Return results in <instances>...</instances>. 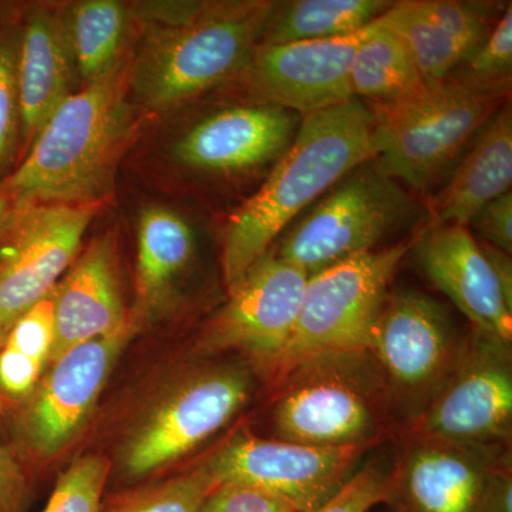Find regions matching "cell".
Wrapping results in <instances>:
<instances>
[{
    "label": "cell",
    "mask_w": 512,
    "mask_h": 512,
    "mask_svg": "<svg viewBox=\"0 0 512 512\" xmlns=\"http://www.w3.org/2000/svg\"><path fill=\"white\" fill-rule=\"evenodd\" d=\"M389 0L274 2L258 45H285L352 35L392 8Z\"/></svg>",
    "instance_id": "cell-24"
},
{
    "label": "cell",
    "mask_w": 512,
    "mask_h": 512,
    "mask_svg": "<svg viewBox=\"0 0 512 512\" xmlns=\"http://www.w3.org/2000/svg\"><path fill=\"white\" fill-rule=\"evenodd\" d=\"M434 288L447 296L477 332L511 346L512 306L468 227L427 221L410 248Z\"/></svg>",
    "instance_id": "cell-18"
},
{
    "label": "cell",
    "mask_w": 512,
    "mask_h": 512,
    "mask_svg": "<svg viewBox=\"0 0 512 512\" xmlns=\"http://www.w3.org/2000/svg\"><path fill=\"white\" fill-rule=\"evenodd\" d=\"M20 15L15 6L0 3V181L18 164L20 116L16 62Z\"/></svg>",
    "instance_id": "cell-30"
},
{
    "label": "cell",
    "mask_w": 512,
    "mask_h": 512,
    "mask_svg": "<svg viewBox=\"0 0 512 512\" xmlns=\"http://www.w3.org/2000/svg\"><path fill=\"white\" fill-rule=\"evenodd\" d=\"M483 254L487 258L488 264L493 269L495 278H497L498 285L504 293L505 301L512 306V258L507 252L493 247V245L485 244V242L478 239Z\"/></svg>",
    "instance_id": "cell-38"
},
{
    "label": "cell",
    "mask_w": 512,
    "mask_h": 512,
    "mask_svg": "<svg viewBox=\"0 0 512 512\" xmlns=\"http://www.w3.org/2000/svg\"><path fill=\"white\" fill-rule=\"evenodd\" d=\"M421 12L460 46L466 57L485 42L511 2L416 0ZM464 57V59H466Z\"/></svg>",
    "instance_id": "cell-31"
},
{
    "label": "cell",
    "mask_w": 512,
    "mask_h": 512,
    "mask_svg": "<svg viewBox=\"0 0 512 512\" xmlns=\"http://www.w3.org/2000/svg\"><path fill=\"white\" fill-rule=\"evenodd\" d=\"M429 220L412 191L367 161L293 221L269 251L311 276L399 234L410 237Z\"/></svg>",
    "instance_id": "cell-4"
},
{
    "label": "cell",
    "mask_w": 512,
    "mask_h": 512,
    "mask_svg": "<svg viewBox=\"0 0 512 512\" xmlns=\"http://www.w3.org/2000/svg\"><path fill=\"white\" fill-rule=\"evenodd\" d=\"M507 447L448 443L407 431L387 503L397 512H480L488 478Z\"/></svg>",
    "instance_id": "cell-17"
},
{
    "label": "cell",
    "mask_w": 512,
    "mask_h": 512,
    "mask_svg": "<svg viewBox=\"0 0 512 512\" xmlns=\"http://www.w3.org/2000/svg\"><path fill=\"white\" fill-rule=\"evenodd\" d=\"M126 20V8L114 0H89L74 6L67 42L87 83L96 82L119 64Z\"/></svg>",
    "instance_id": "cell-26"
},
{
    "label": "cell",
    "mask_w": 512,
    "mask_h": 512,
    "mask_svg": "<svg viewBox=\"0 0 512 512\" xmlns=\"http://www.w3.org/2000/svg\"><path fill=\"white\" fill-rule=\"evenodd\" d=\"M197 512H298L284 498L254 485L221 483Z\"/></svg>",
    "instance_id": "cell-34"
},
{
    "label": "cell",
    "mask_w": 512,
    "mask_h": 512,
    "mask_svg": "<svg viewBox=\"0 0 512 512\" xmlns=\"http://www.w3.org/2000/svg\"><path fill=\"white\" fill-rule=\"evenodd\" d=\"M414 237L309 276L295 329L272 376L276 383L316 357L369 352L390 284Z\"/></svg>",
    "instance_id": "cell-7"
},
{
    "label": "cell",
    "mask_w": 512,
    "mask_h": 512,
    "mask_svg": "<svg viewBox=\"0 0 512 512\" xmlns=\"http://www.w3.org/2000/svg\"><path fill=\"white\" fill-rule=\"evenodd\" d=\"M110 470V461L103 454L76 458L57 477L42 512H101Z\"/></svg>",
    "instance_id": "cell-32"
},
{
    "label": "cell",
    "mask_w": 512,
    "mask_h": 512,
    "mask_svg": "<svg viewBox=\"0 0 512 512\" xmlns=\"http://www.w3.org/2000/svg\"><path fill=\"white\" fill-rule=\"evenodd\" d=\"M485 244L512 254V191L488 202L468 224Z\"/></svg>",
    "instance_id": "cell-36"
},
{
    "label": "cell",
    "mask_w": 512,
    "mask_h": 512,
    "mask_svg": "<svg viewBox=\"0 0 512 512\" xmlns=\"http://www.w3.org/2000/svg\"><path fill=\"white\" fill-rule=\"evenodd\" d=\"M373 120L362 100L303 116L291 146L229 215L222 238L228 291L303 212L359 165L372 161Z\"/></svg>",
    "instance_id": "cell-1"
},
{
    "label": "cell",
    "mask_w": 512,
    "mask_h": 512,
    "mask_svg": "<svg viewBox=\"0 0 512 512\" xmlns=\"http://www.w3.org/2000/svg\"><path fill=\"white\" fill-rule=\"evenodd\" d=\"M508 100L439 83L397 103L367 106L373 120L372 163L414 195H430Z\"/></svg>",
    "instance_id": "cell-6"
},
{
    "label": "cell",
    "mask_w": 512,
    "mask_h": 512,
    "mask_svg": "<svg viewBox=\"0 0 512 512\" xmlns=\"http://www.w3.org/2000/svg\"><path fill=\"white\" fill-rule=\"evenodd\" d=\"M12 208V198L9 197L8 192L0 188V231H2L3 225H5L6 220H8Z\"/></svg>",
    "instance_id": "cell-39"
},
{
    "label": "cell",
    "mask_w": 512,
    "mask_h": 512,
    "mask_svg": "<svg viewBox=\"0 0 512 512\" xmlns=\"http://www.w3.org/2000/svg\"><path fill=\"white\" fill-rule=\"evenodd\" d=\"M130 76L119 63L60 104L0 181L13 204H100L133 136Z\"/></svg>",
    "instance_id": "cell-2"
},
{
    "label": "cell",
    "mask_w": 512,
    "mask_h": 512,
    "mask_svg": "<svg viewBox=\"0 0 512 512\" xmlns=\"http://www.w3.org/2000/svg\"><path fill=\"white\" fill-rule=\"evenodd\" d=\"M353 97L367 106H387L421 92L427 83L399 36L384 28L382 16L357 47L350 67Z\"/></svg>",
    "instance_id": "cell-25"
},
{
    "label": "cell",
    "mask_w": 512,
    "mask_h": 512,
    "mask_svg": "<svg viewBox=\"0 0 512 512\" xmlns=\"http://www.w3.org/2000/svg\"><path fill=\"white\" fill-rule=\"evenodd\" d=\"M3 338H5V333L0 329V346H2ZM0 424H2V421H0Z\"/></svg>",
    "instance_id": "cell-40"
},
{
    "label": "cell",
    "mask_w": 512,
    "mask_h": 512,
    "mask_svg": "<svg viewBox=\"0 0 512 512\" xmlns=\"http://www.w3.org/2000/svg\"><path fill=\"white\" fill-rule=\"evenodd\" d=\"M377 444L315 447L238 434L204 461L218 483L254 485L298 512L316 510L352 480Z\"/></svg>",
    "instance_id": "cell-14"
},
{
    "label": "cell",
    "mask_w": 512,
    "mask_h": 512,
    "mask_svg": "<svg viewBox=\"0 0 512 512\" xmlns=\"http://www.w3.org/2000/svg\"><path fill=\"white\" fill-rule=\"evenodd\" d=\"M376 22L352 35L258 45L232 80L245 93L244 101L279 107L301 117L339 106L355 99L350 67L357 47L373 32Z\"/></svg>",
    "instance_id": "cell-15"
},
{
    "label": "cell",
    "mask_w": 512,
    "mask_h": 512,
    "mask_svg": "<svg viewBox=\"0 0 512 512\" xmlns=\"http://www.w3.org/2000/svg\"><path fill=\"white\" fill-rule=\"evenodd\" d=\"M272 409L276 440L315 447L379 444L392 412L370 352L316 357L281 380Z\"/></svg>",
    "instance_id": "cell-5"
},
{
    "label": "cell",
    "mask_w": 512,
    "mask_h": 512,
    "mask_svg": "<svg viewBox=\"0 0 512 512\" xmlns=\"http://www.w3.org/2000/svg\"><path fill=\"white\" fill-rule=\"evenodd\" d=\"M32 495L28 467L0 440V512H28Z\"/></svg>",
    "instance_id": "cell-35"
},
{
    "label": "cell",
    "mask_w": 512,
    "mask_h": 512,
    "mask_svg": "<svg viewBox=\"0 0 512 512\" xmlns=\"http://www.w3.org/2000/svg\"><path fill=\"white\" fill-rule=\"evenodd\" d=\"M382 22L403 40L427 84L443 83L466 57L451 36L421 12L416 0L393 2Z\"/></svg>",
    "instance_id": "cell-27"
},
{
    "label": "cell",
    "mask_w": 512,
    "mask_h": 512,
    "mask_svg": "<svg viewBox=\"0 0 512 512\" xmlns=\"http://www.w3.org/2000/svg\"><path fill=\"white\" fill-rule=\"evenodd\" d=\"M393 478L394 467L384 460L367 461L335 497L309 512H370L376 505L387 503Z\"/></svg>",
    "instance_id": "cell-33"
},
{
    "label": "cell",
    "mask_w": 512,
    "mask_h": 512,
    "mask_svg": "<svg viewBox=\"0 0 512 512\" xmlns=\"http://www.w3.org/2000/svg\"><path fill=\"white\" fill-rule=\"evenodd\" d=\"M55 342L50 363L80 343L127 325L116 245L111 235L92 241L53 289Z\"/></svg>",
    "instance_id": "cell-19"
},
{
    "label": "cell",
    "mask_w": 512,
    "mask_h": 512,
    "mask_svg": "<svg viewBox=\"0 0 512 512\" xmlns=\"http://www.w3.org/2000/svg\"><path fill=\"white\" fill-rule=\"evenodd\" d=\"M55 342L53 291L6 332L0 346V421L22 406L45 375Z\"/></svg>",
    "instance_id": "cell-23"
},
{
    "label": "cell",
    "mask_w": 512,
    "mask_h": 512,
    "mask_svg": "<svg viewBox=\"0 0 512 512\" xmlns=\"http://www.w3.org/2000/svg\"><path fill=\"white\" fill-rule=\"evenodd\" d=\"M308 278L303 269L268 251L208 320L198 352L241 353L272 379L295 329Z\"/></svg>",
    "instance_id": "cell-13"
},
{
    "label": "cell",
    "mask_w": 512,
    "mask_h": 512,
    "mask_svg": "<svg viewBox=\"0 0 512 512\" xmlns=\"http://www.w3.org/2000/svg\"><path fill=\"white\" fill-rule=\"evenodd\" d=\"M72 53L66 30L45 12L20 22L16 82L20 116V148L35 140L47 120L70 96Z\"/></svg>",
    "instance_id": "cell-21"
},
{
    "label": "cell",
    "mask_w": 512,
    "mask_h": 512,
    "mask_svg": "<svg viewBox=\"0 0 512 512\" xmlns=\"http://www.w3.org/2000/svg\"><path fill=\"white\" fill-rule=\"evenodd\" d=\"M100 204H13L0 231V329L46 298L80 254Z\"/></svg>",
    "instance_id": "cell-12"
},
{
    "label": "cell",
    "mask_w": 512,
    "mask_h": 512,
    "mask_svg": "<svg viewBox=\"0 0 512 512\" xmlns=\"http://www.w3.org/2000/svg\"><path fill=\"white\" fill-rule=\"evenodd\" d=\"M251 394L252 379L242 367H211L188 377L128 436L121 451L124 476L141 480L187 456L224 429Z\"/></svg>",
    "instance_id": "cell-10"
},
{
    "label": "cell",
    "mask_w": 512,
    "mask_h": 512,
    "mask_svg": "<svg viewBox=\"0 0 512 512\" xmlns=\"http://www.w3.org/2000/svg\"><path fill=\"white\" fill-rule=\"evenodd\" d=\"M220 485L204 463L173 477L104 498L101 512H197Z\"/></svg>",
    "instance_id": "cell-29"
},
{
    "label": "cell",
    "mask_w": 512,
    "mask_h": 512,
    "mask_svg": "<svg viewBox=\"0 0 512 512\" xmlns=\"http://www.w3.org/2000/svg\"><path fill=\"white\" fill-rule=\"evenodd\" d=\"M140 325L133 313L124 328L80 343L50 363L32 396L6 420L8 444L25 466L52 460L79 436Z\"/></svg>",
    "instance_id": "cell-8"
},
{
    "label": "cell",
    "mask_w": 512,
    "mask_h": 512,
    "mask_svg": "<svg viewBox=\"0 0 512 512\" xmlns=\"http://www.w3.org/2000/svg\"><path fill=\"white\" fill-rule=\"evenodd\" d=\"M407 431L463 446H510L511 346L471 330L450 375Z\"/></svg>",
    "instance_id": "cell-11"
},
{
    "label": "cell",
    "mask_w": 512,
    "mask_h": 512,
    "mask_svg": "<svg viewBox=\"0 0 512 512\" xmlns=\"http://www.w3.org/2000/svg\"><path fill=\"white\" fill-rule=\"evenodd\" d=\"M480 512H512L511 458L495 467L490 474Z\"/></svg>",
    "instance_id": "cell-37"
},
{
    "label": "cell",
    "mask_w": 512,
    "mask_h": 512,
    "mask_svg": "<svg viewBox=\"0 0 512 512\" xmlns=\"http://www.w3.org/2000/svg\"><path fill=\"white\" fill-rule=\"evenodd\" d=\"M461 345L436 299L414 289L390 292L369 352L386 382L392 410L396 406L413 423L450 375Z\"/></svg>",
    "instance_id": "cell-9"
},
{
    "label": "cell",
    "mask_w": 512,
    "mask_h": 512,
    "mask_svg": "<svg viewBox=\"0 0 512 512\" xmlns=\"http://www.w3.org/2000/svg\"><path fill=\"white\" fill-rule=\"evenodd\" d=\"M293 111L265 104H229L211 111L180 137L178 163L211 180L234 181L264 175L284 156L301 126Z\"/></svg>",
    "instance_id": "cell-16"
},
{
    "label": "cell",
    "mask_w": 512,
    "mask_h": 512,
    "mask_svg": "<svg viewBox=\"0 0 512 512\" xmlns=\"http://www.w3.org/2000/svg\"><path fill=\"white\" fill-rule=\"evenodd\" d=\"M511 100L487 121L453 168L440 191L431 195L430 221L468 227L488 202L511 191Z\"/></svg>",
    "instance_id": "cell-20"
},
{
    "label": "cell",
    "mask_w": 512,
    "mask_h": 512,
    "mask_svg": "<svg viewBox=\"0 0 512 512\" xmlns=\"http://www.w3.org/2000/svg\"><path fill=\"white\" fill-rule=\"evenodd\" d=\"M443 83L477 96L511 99L512 3L483 45L458 64Z\"/></svg>",
    "instance_id": "cell-28"
},
{
    "label": "cell",
    "mask_w": 512,
    "mask_h": 512,
    "mask_svg": "<svg viewBox=\"0 0 512 512\" xmlns=\"http://www.w3.org/2000/svg\"><path fill=\"white\" fill-rule=\"evenodd\" d=\"M274 2L174 3L150 33L131 80L151 110H167L231 82L258 46Z\"/></svg>",
    "instance_id": "cell-3"
},
{
    "label": "cell",
    "mask_w": 512,
    "mask_h": 512,
    "mask_svg": "<svg viewBox=\"0 0 512 512\" xmlns=\"http://www.w3.org/2000/svg\"><path fill=\"white\" fill-rule=\"evenodd\" d=\"M137 311L143 319L170 293L195 259L197 241L190 222L164 207H148L138 220Z\"/></svg>",
    "instance_id": "cell-22"
}]
</instances>
